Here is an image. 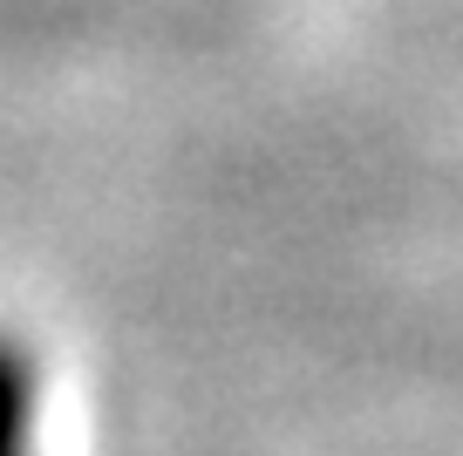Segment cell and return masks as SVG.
I'll return each instance as SVG.
<instances>
[{
    "mask_svg": "<svg viewBox=\"0 0 463 456\" xmlns=\"http://www.w3.org/2000/svg\"><path fill=\"white\" fill-rule=\"evenodd\" d=\"M34 368L14 341H0V456H34Z\"/></svg>",
    "mask_w": 463,
    "mask_h": 456,
    "instance_id": "1",
    "label": "cell"
}]
</instances>
